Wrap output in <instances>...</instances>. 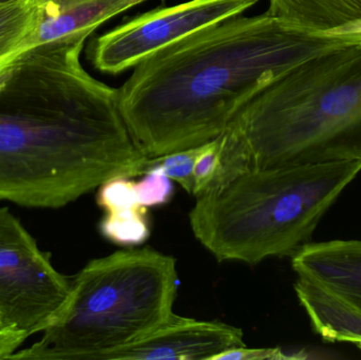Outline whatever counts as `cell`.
Wrapping results in <instances>:
<instances>
[{
    "mask_svg": "<svg viewBox=\"0 0 361 360\" xmlns=\"http://www.w3.org/2000/svg\"><path fill=\"white\" fill-rule=\"evenodd\" d=\"M245 346L239 328L176 315L152 333L104 353L99 360H212L225 351Z\"/></svg>",
    "mask_w": 361,
    "mask_h": 360,
    "instance_id": "ba28073f",
    "label": "cell"
},
{
    "mask_svg": "<svg viewBox=\"0 0 361 360\" xmlns=\"http://www.w3.org/2000/svg\"><path fill=\"white\" fill-rule=\"evenodd\" d=\"M86 40L25 51L0 87V201L61 209L112 178L146 173L149 159L121 116L118 89L80 63Z\"/></svg>",
    "mask_w": 361,
    "mask_h": 360,
    "instance_id": "6da1fadb",
    "label": "cell"
},
{
    "mask_svg": "<svg viewBox=\"0 0 361 360\" xmlns=\"http://www.w3.org/2000/svg\"><path fill=\"white\" fill-rule=\"evenodd\" d=\"M99 232L110 242L122 247H137L149 239L147 207H125L106 211Z\"/></svg>",
    "mask_w": 361,
    "mask_h": 360,
    "instance_id": "5bb4252c",
    "label": "cell"
},
{
    "mask_svg": "<svg viewBox=\"0 0 361 360\" xmlns=\"http://www.w3.org/2000/svg\"><path fill=\"white\" fill-rule=\"evenodd\" d=\"M137 194L143 206L154 207L167 204L175 192L173 180L158 164H148L144 178L135 182Z\"/></svg>",
    "mask_w": 361,
    "mask_h": 360,
    "instance_id": "9a60e30c",
    "label": "cell"
},
{
    "mask_svg": "<svg viewBox=\"0 0 361 360\" xmlns=\"http://www.w3.org/2000/svg\"><path fill=\"white\" fill-rule=\"evenodd\" d=\"M0 329H2V328H1V325H0Z\"/></svg>",
    "mask_w": 361,
    "mask_h": 360,
    "instance_id": "44dd1931",
    "label": "cell"
},
{
    "mask_svg": "<svg viewBox=\"0 0 361 360\" xmlns=\"http://www.w3.org/2000/svg\"><path fill=\"white\" fill-rule=\"evenodd\" d=\"M202 146L171 152L159 158L149 159L148 164L160 165L164 169L165 173L173 181L179 183L185 192L192 194L193 186H195L193 170H195V161L201 152Z\"/></svg>",
    "mask_w": 361,
    "mask_h": 360,
    "instance_id": "2e32d148",
    "label": "cell"
},
{
    "mask_svg": "<svg viewBox=\"0 0 361 360\" xmlns=\"http://www.w3.org/2000/svg\"><path fill=\"white\" fill-rule=\"evenodd\" d=\"M40 0L0 1V58L21 49L30 50L29 38L42 16Z\"/></svg>",
    "mask_w": 361,
    "mask_h": 360,
    "instance_id": "4fadbf2b",
    "label": "cell"
},
{
    "mask_svg": "<svg viewBox=\"0 0 361 360\" xmlns=\"http://www.w3.org/2000/svg\"><path fill=\"white\" fill-rule=\"evenodd\" d=\"M178 283L175 258L152 247L91 260L56 323L8 359L99 360L173 321Z\"/></svg>",
    "mask_w": 361,
    "mask_h": 360,
    "instance_id": "5b68a950",
    "label": "cell"
},
{
    "mask_svg": "<svg viewBox=\"0 0 361 360\" xmlns=\"http://www.w3.org/2000/svg\"><path fill=\"white\" fill-rule=\"evenodd\" d=\"M0 1H2V0H0Z\"/></svg>",
    "mask_w": 361,
    "mask_h": 360,
    "instance_id": "7402d4cb",
    "label": "cell"
},
{
    "mask_svg": "<svg viewBox=\"0 0 361 360\" xmlns=\"http://www.w3.org/2000/svg\"><path fill=\"white\" fill-rule=\"evenodd\" d=\"M290 356L284 354L281 349H250L247 347L231 349L216 355L212 360H264L286 359Z\"/></svg>",
    "mask_w": 361,
    "mask_h": 360,
    "instance_id": "ac0fdd59",
    "label": "cell"
},
{
    "mask_svg": "<svg viewBox=\"0 0 361 360\" xmlns=\"http://www.w3.org/2000/svg\"><path fill=\"white\" fill-rule=\"evenodd\" d=\"M295 292L314 330L328 342L356 345L361 350V313L320 285L299 277Z\"/></svg>",
    "mask_w": 361,
    "mask_h": 360,
    "instance_id": "8fae6325",
    "label": "cell"
},
{
    "mask_svg": "<svg viewBox=\"0 0 361 360\" xmlns=\"http://www.w3.org/2000/svg\"><path fill=\"white\" fill-rule=\"evenodd\" d=\"M258 1L190 0L154 8L91 40L87 57L102 73L116 75L195 32L243 14Z\"/></svg>",
    "mask_w": 361,
    "mask_h": 360,
    "instance_id": "52a82bcc",
    "label": "cell"
},
{
    "mask_svg": "<svg viewBox=\"0 0 361 360\" xmlns=\"http://www.w3.org/2000/svg\"><path fill=\"white\" fill-rule=\"evenodd\" d=\"M220 162L221 141L219 137L214 141L202 146L201 152L195 161V170H193L195 186H193L192 194L199 197L206 192L218 173Z\"/></svg>",
    "mask_w": 361,
    "mask_h": 360,
    "instance_id": "e0dca14e",
    "label": "cell"
},
{
    "mask_svg": "<svg viewBox=\"0 0 361 360\" xmlns=\"http://www.w3.org/2000/svg\"><path fill=\"white\" fill-rule=\"evenodd\" d=\"M71 278L55 270L50 254L6 207H0V325L29 338L63 314Z\"/></svg>",
    "mask_w": 361,
    "mask_h": 360,
    "instance_id": "8992f818",
    "label": "cell"
},
{
    "mask_svg": "<svg viewBox=\"0 0 361 360\" xmlns=\"http://www.w3.org/2000/svg\"><path fill=\"white\" fill-rule=\"evenodd\" d=\"M267 12L305 29L331 32L361 20V0H269Z\"/></svg>",
    "mask_w": 361,
    "mask_h": 360,
    "instance_id": "7c38bea8",
    "label": "cell"
},
{
    "mask_svg": "<svg viewBox=\"0 0 361 360\" xmlns=\"http://www.w3.org/2000/svg\"><path fill=\"white\" fill-rule=\"evenodd\" d=\"M361 171V161L248 169L197 197L195 238L218 261L292 258Z\"/></svg>",
    "mask_w": 361,
    "mask_h": 360,
    "instance_id": "277c9868",
    "label": "cell"
},
{
    "mask_svg": "<svg viewBox=\"0 0 361 360\" xmlns=\"http://www.w3.org/2000/svg\"><path fill=\"white\" fill-rule=\"evenodd\" d=\"M335 33L339 34H349V35H360L361 36V20L356 21V23H350V25H345L341 29L335 30Z\"/></svg>",
    "mask_w": 361,
    "mask_h": 360,
    "instance_id": "ffe728a7",
    "label": "cell"
},
{
    "mask_svg": "<svg viewBox=\"0 0 361 360\" xmlns=\"http://www.w3.org/2000/svg\"><path fill=\"white\" fill-rule=\"evenodd\" d=\"M220 139L218 185L248 169L361 161V42L284 72L238 112Z\"/></svg>",
    "mask_w": 361,
    "mask_h": 360,
    "instance_id": "3957f363",
    "label": "cell"
},
{
    "mask_svg": "<svg viewBox=\"0 0 361 360\" xmlns=\"http://www.w3.org/2000/svg\"><path fill=\"white\" fill-rule=\"evenodd\" d=\"M25 51L27 50L21 49V50L15 51V52L11 53V54L0 58V87L10 77L13 70L16 67L19 56H20L23 52H25Z\"/></svg>",
    "mask_w": 361,
    "mask_h": 360,
    "instance_id": "d6986e66",
    "label": "cell"
},
{
    "mask_svg": "<svg viewBox=\"0 0 361 360\" xmlns=\"http://www.w3.org/2000/svg\"><path fill=\"white\" fill-rule=\"evenodd\" d=\"M39 23L30 38L32 48L70 38H88L104 23L145 0H40Z\"/></svg>",
    "mask_w": 361,
    "mask_h": 360,
    "instance_id": "30bf717a",
    "label": "cell"
},
{
    "mask_svg": "<svg viewBox=\"0 0 361 360\" xmlns=\"http://www.w3.org/2000/svg\"><path fill=\"white\" fill-rule=\"evenodd\" d=\"M361 36L313 31L269 12L226 19L137 63L118 89L130 137L148 159L220 137L238 112L284 72Z\"/></svg>",
    "mask_w": 361,
    "mask_h": 360,
    "instance_id": "7a4b0ae2",
    "label": "cell"
},
{
    "mask_svg": "<svg viewBox=\"0 0 361 360\" xmlns=\"http://www.w3.org/2000/svg\"><path fill=\"white\" fill-rule=\"evenodd\" d=\"M292 268L361 313V241L310 242L292 257Z\"/></svg>",
    "mask_w": 361,
    "mask_h": 360,
    "instance_id": "9c48e42d",
    "label": "cell"
}]
</instances>
